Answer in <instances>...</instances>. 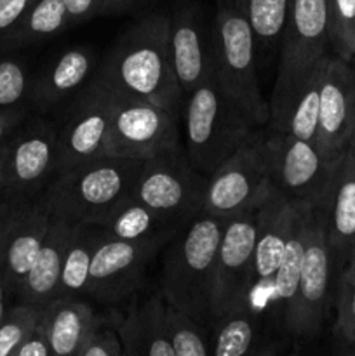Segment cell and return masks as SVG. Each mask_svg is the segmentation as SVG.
<instances>
[{
	"label": "cell",
	"mask_w": 355,
	"mask_h": 356,
	"mask_svg": "<svg viewBox=\"0 0 355 356\" xmlns=\"http://www.w3.org/2000/svg\"><path fill=\"white\" fill-rule=\"evenodd\" d=\"M166 308L162 292L129 308L118 322L125 356H176L166 334Z\"/></svg>",
	"instance_id": "cell-24"
},
{
	"label": "cell",
	"mask_w": 355,
	"mask_h": 356,
	"mask_svg": "<svg viewBox=\"0 0 355 356\" xmlns=\"http://www.w3.org/2000/svg\"><path fill=\"white\" fill-rule=\"evenodd\" d=\"M270 179L275 190L294 202L327 205L343 153H331L317 141L287 132L265 134Z\"/></svg>",
	"instance_id": "cell-7"
},
{
	"label": "cell",
	"mask_w": 355,
	"mask_h": 356,
	"mask_svg": "<svg viewBox=\"0 0 355 356\" xmlns=\"http://www.w3.org/2000/svg\"><path fill=\"white\" fill-rule=\"evenodd\" d=\"M207 176L198 172L180 148L141 162L132 197L159 214L187 222L202 212Z\"/></svg>",
	"instance_id": "cell-10"
},
{
	"label": "cell",
	"mask_w": 355,
	"mask_h": 356,
	"mask_svg": "<svg viewBox=\"0 0 355 356\" xmlns=\"http://www.w3.org/2000/svg\"><path fill=\"white\" fill-rule=\"evenodd\" d=\"M30 117V106H17L0 110V146L16 132V129Z\"/></svg>",
	"instance_id": "cell-41"
},
{
	"label": "cell",
	"mask_w": 355,
	"mask_h": 356,
	"mask_svg": "<svg viewBox=\"0 0 355 356\" xmlns=\"http://www.w3.org/2000/svg\"><path fill=\"white\" fill-rule=\"evenodd\" d=\"M100 316L79 296H56L44 306V325L52 355L79 356L80 348Z\"/></svg>",
	"instance_id": "cell-25"
},
{
	"label": "cell",
	"mask_w": 355,
	"mask_h": 356,
	"mask_svg": "<svg viewBox=\"0 0 355 356\" xmlns=\"http://www.w3.org/2000/svg\"><path fill=\"white\" fill-rule=\"evenodd\" d=\"M226 218L200 212L171 238L164 257L160 292L167 305L181 309L207 329L212 325L216 254Z\"/></svg>",
	"instance_id": "cell-2"
},
{
	"label": "cell",
	"mask_w": 355,
	"mask_h": 356,
	"mask_svg": "<svg viewBox=\"0 0 355 356\" xmlns=\"http://www.w3.org/2000/svg\"><path fill=\"white\" fill-rule=\"evenodd\" d=\"M331 52L355 59V0H329Z\"/></svg>",
	"instance_id": "cell-36"
},
{
	"label": "cell",
	"mask_w": 355,
	"mask_h": 356,
	"mask_svg": "<svg viewBox=\"0 0 355 356\" xmlns=\"http://www.w3.org/2000/svg\"><path fill=\"white\" fill-rule=\"evenodd\" d=\"M169 49L184 97L200 83L214 79L212 30H207L194 3H181L169 14Z\"/></svg>",
	"instance_id": "cell-17"
},
{
	"label": "cell",
	"mask_w": 355,
	"mask_h": 356,
	"mask_svg": "<svg viewBox=\"0 0 355 356\" xmlns=\"http://www.w3.org/2000/svg\"><path fill=\"white\" fill-rule=\"evenodd\" d=\"M261 202L226 218L223 226L218 254H216L214 292H212L214 320L223 313L251 301V273H253L258 214H260Z\"/></svg>",
	"instance_id": "cell-14"
},
{
	"label": "cell",
	"mask_w": 355,
	"mask_h": 356,
	"mask_svg": "<svg viewBox=\"0 0 355 356\" xmlns=\"http://www.w3.org/2000/svg\"><path fill=\"white\" fill-rule=\"evenodd\" d=\"M308 204L291 200L275 190L271 184L270 191L261 202L260 214H258V235L253 273H251V299L260 285L270 287L285 252L292 228Z\"/></svg>",
	"instance_id": "cell-18"
},
{
	"label": "cell",
	"mask_w": 355,
	"mask_h": 356,
	"mask_svg": "<svg viewBox=\"0 0 355 356\" xmlns=\"http://www.w3.org/2000/svg\"><path fill=\"white\" fill-rule=\"evenodd\" d=\"M52 348L51 343L47 339V334H45L44 325L37 327L19 346L14 350L13 356H51Z\"/></svg>",
	"instance_id": "cell-39"
},
{
	"label": "cell",
	"mask_w": 355,
	"mask_h": 356,
	"mask_svg": "<svg viewBox=\"0 0 355 356\" xmlns=\"http://www.w3.org/2000/svg\"><path fill=\"white\" fill-rule=\"evenodd\" d=\"M214 80L247 117L263 127L270 124V106L256 75V40L239 0H216L212 24Z\"/></svg>",
	"instance_id": "cell-5"
},
{
	"label": "cell",
	"mask_w": 355,
	"mask_h": 356,
	"mask_svg": "<svg viewBox=\"0 0 355 356\" xmlns=\"http://www.w3.org/2000/svg\"><path fill=\"white\" fill-rule=\"evenodd\" d=\"M333 273L336 271L327 240V205H312L306 219L298 292L285 323V336L298 341L319 336L329 312Z\"/></svg>",
	"instance_id": "cell-8"
},
{
	"label": "cell",
	"mask_w": 355,
	"mask_h": 356,
	"mask_svg": "<svg viewBox=\"0 0 355 356\" xmlns=\"http://www.w3.org/2000/svg\"><path fill=\"white\" fill-rule=\"evenodd\" d=\"M44 306L17 302L0 322V356H13L14 350L40 325Z\"/></svg>",
	"instance_id": "cell-34"
},
{
	"label": "cell",
	"mask_w": 355,
	"mask_h": 356,
	"mask_svg": "<svg viewBox=\"0 0 355 356\" xmlns=\"http://www.w3.org/2000/svg\"><path fill=\"white\" fill-rule=\"evenodd\" d=\"M103 238L104 235L97 225L77 222L68 247H66L61 277H59L58 294L56 296L86 294L90 263H93L94 254H96Z\"/></svg>",
	"instance_id": "cell-30"
},
{
	"label": "cell",
	"mask_w": 355,
	"mask_h": 356,
	"mask_svg": "<svg viewBox=\"0 0 355 356\" xmlns=\"http://www.w3.org/2000/svg\"><path fill=\"white\" fill-rule=\"evenodd\" d=\"M334 305H336V320L333 325L334 343L341 353H348V350L355 344V247L338 273Z\"/></svg>",
	"instance_id": "cell-31"
},
{
	"label": "cell",
	"mask_w": 355,
	"mask_h": 356,
	"mask_svg": "<svg viewBox=\"0 0 355 356\" xmlns=\"http://www.w3.org/2000/svg\"><path fill=\"white\" fill-rule=\"evenodd\" d=\"M327 240L334 271L350 257L355 247V139L345 148L327 204Z\"/></svg>",
	"instance_id": "cell-21"
},
{
	"label": "cell",
	"mask_w": 355,
	"mask_h": 356,
	"mask_svg": "<svg viewBox=\"0 0 355 356\" xmlns=\"http://www.w3.org/2000/svg\"><path fill=\"white\" fill-rule=\"evenodd\" d=\"M141 162L104 155L54 176L44 191L52 216L97 225L115 205L131 197Z\"/></svg>",
	"instance_id": "cell-4"
},
{
	"label": "cell",
	"mask_w": 355,
	"mask_h": 356,
	"mask_svg": "<svg viewBox=\"0 0 355 356\" xmlns=\"http://www.w3.org/2000/svg\"><path fill=\"white\" fill-rule=\"evenodd\" d=\"M13 296H14L13 289H10V285L7 284L2 268H0V322H2L3 316L7 315V312H9L10 298H13Z\"/></svg>",
	"instance_id": "cell-44"
},
{
	"label": "cell",
	"mask_w": 355,
	"mask_h": 356,
	"mask_svg": "<svg viewBox=\"0 0 355 356\" xmlns=\"http://www.w3.org/2000/svg\"><path fill=\"white\" fill-rule=\"evenodd\" d=\"M33 75L24 61L16 58L0 59V110L30 106Z\"/></svg>",
	"instance_id": "cell-35"
},
{
	"label": "cell",
	"mask_w": 355,
	"mask_h": 356,
	"mask_svg": "<svg viewBox=\"0 0 355 356\" xmlns=\"http://www.w3.org/2000/svg\"><path fill=\"white\" fill-rule=\"evenodd\" d=\"M2 159H3V146H0V195L2 193Z\"/></svg>",
	"instance_id": "cell-45"
},
{
	"label": "cell",
	"mask_w": 355,
	"mask_h": 356,
	"mask_svg": "<svg viewBox=\"0 0 355 356\" xmlns=\"http://www.w3.org/2000/svg\"><path fill=\"white\" fill-rule=\"evenodd\" d=\"M180 115L113 89L104 155L145 160L180 148Z\"/></svg>",
	"instance_id": "cell-9"
},
{
	"label": "cell",
	"mask_w": 355,
	"mask_h": 356,
	"mask_svg": "<svg viewBox=\"0 0 355 356\" xmlns=\"http://www.w3.org/2000/svg\"><path fill=\"white\" fill-rule=\"evenodd\" d=\"M171 238L173 236H153L125 242L104 236L90 263L86 294L104 305H113L131 296L141 287L146 268Z\"/></svg>",
	"instance_id": "cell-15"
},
{
	"label": "cell",
	"mask_w": 355,
	"mask_h": 356,
	"mask_svg": "<svg viewBox=\"0 0 355 356\" xmlns=\"http://www.w3.org/2000/svg\"><path fill=\"white\" fill-rule=\"evenodd\" d=\"M35 0H0V38L23 17Z\"/></svg>",
	"instance_id": "cell-40"
},
{
	"label": "cell",
	"mask_w": 355,
	"mask_h": 356,
	"mask_svg": "<svg viewBox=\"0 0 355 356\" xmlns=\"http://www.w3.org/2000/svg\"><path fill=\"white\" fill-rule=\"evenodd\" d=\"M324 58L306 75L301 86L296 89L287 108L277 122L270 124L271 131L287 132L294 138L317 141L320 115V76H322Z\"/></svg>",
	"instance_id": "cell-29"
},
{
	"label": "cell",
	"mask_w": 355,
	"mask_h": 356,
	"mask_svg": "<svg viewBox=\"0 0 355 356\" xmlns=\"http://www.w3.org/2000/svg\"><path fill=\"white\" fill-rule=\"evenodd\" d=\"M75 225L77 222H70L52 216L51 226H49L44 243H42L40 252L16 292L19 301L45 306L52 298H56L63 270V259H65L66 247L72 238Z\"/></svg>",
	"instance_id": "cell-23"
},
{
	"label": "cell",
	"mask_w": 355,
	"mask_h": 356,
	"mask_svg": "<svg viewBox=\"0 0 355 356\" xmlns=\"http://www.w3.org/2000/svg\"><path fill=\"white\" fill-rule=\"evenodd\" d=\"M312 205L301 212V216L296 221L289 236L287 247L282 256L281 264L277 268L274 280L270 284V306L274 318L281 323V329L285 334V323L291 315L292 305H294L296 292L299 284V271H301L303 249H305V233H306V219Z\"/></svg>",
	"instance_id": "cell-27"
},
{
	"label": "cell",
	"mask_w": 355,
	"mask_h": 356,
	"mask_svg": "<svg viewBox=\"0 0 355 356\" xmlns=\"http://www.w3.org/2000/svg\"><path fill=\"white\" fill-rule=\"evenodd\" d=\"M329 51V0H289L277 79L268 103L270 124L281 118L296 89Z\"/></svg>",
	"instance_id": "cell-6"
},
{
	"label": "cell",
	"mask_w": 355,
	"mask_h": 356,
	"mask_svg": "<svg viewBox=\"0 0 355 356\" xmlns=\"http://www.w3.org/2000/svg\"><path fill=\"white\" fill-rule=\"evenodd\" d=\"M253 28L256 47L271 49L281 40L289 0H239Z\"/></svg>",
	"instance_id": "cell-33"
},
{
	"label": "cell",
	"mask_w": 355,
	"mask_h": 356,
	"mask_svg": "<svg viewBox=\"0 0 355 356\" xmlns=\"http://www.w3.org/2000/svg\"><path fill=\"white\" fill-rule=\"evenodd\" d=\"M181 309L167 305L166 308V334L173 344L176 356H207L211 355V334Z\"/></svg>",
	"instance_id": "cell-32"
},
{
	"label": "cell",
	"mask_w": 355,
	"mask_h": 356,
	"mask_svg": "<svg viewBox=\"0 0 355 356\" xmlns=\"http://www.w3.org/2000/svg\"><path fill=\"white\" fill-rule=\"evenodd\" d=\"M270 188L265 134L260 132L209 174L202 212L230 218L251 205L260 204Z\"/></svg>",
	"instance_id": "cell-13"
},
{
	"label": "cell",
	"mask_w": 355,
	"mask_h": 356,
	"mask_svg": "<svg viewBox=\"0 0 355 356\" xmlns=\"http://www.w3.org/2000/svg\"><path fill=\"white\" fill-rule=\"evenodd\" d=\"M183 113L188 160L205 176L260 134V127L214 79L187 94Z\"/></svg>",
	"instance_id": "cell-3"
},
{
	"label": "cell",
	"mask_w": 355,
	"mask_h": 356,
	"mask_svg": "<svg viewBox=\"0 0 355 356\" xmlns=\"http://www.w3.org/2000/svg\"><path fill=\"white\" fill-rule=\"evenodd\" d=\"M355 139V59L334 52L324 56L320 76V115L317 143L343 153Z\"/></svg>",
	"instance_id": "cell-16"
},
{
	"label": "cell",
	"mask_w": 355,
	"mask_h": 356,
	"mask_svg": "<svg viewBox=\"0 0 355 356\" xmlns=\"http://www.w3.org/2000/svg\"><path fill=\"white\" fill-rule=\"evenodd\" d=\"M139 0H101L100 16H110V14H120L134 7Z\"/></svg>",
	"instance_id": "cell-43"
},
{
	"label": "cell",
	"mask_w": 355,
	"mask_h": 356,
	"mask_svg": "<svg viewBox=\"0 0 355 356\" xmlns=\"http://www.w3.org/2000/svg\"><path fill=\"white\" fill-rule=\"evenodd\" d=\"M68 13L72 26L86 21L93 19L94 16H100L101 9V0H63Z\"/></svg>",
	"instance_id": "cell-42"
},
{
	"label": "cell",
	"mask_w": 355,
	"mask_h": 356,
	"mask_svg": "<svg viewBox=\"0 0 355 356\" xmlns=\"http://www.w3.org/2000/svg\"><path fill=\"white\" fill-rule=\"evenodd\" d=\"M113 111V89L96 75L73 96L58 129L56 174L104 156Z\"/></svg>",
	"instance_id": "cell-12"
},
{
	"label": "cell",
	"mask_w": 355,
	"mask_h": 356,
	"mask_svg": "<svg viewBox=\"0 0 355 356\" xmlns=\"http://www.w3.org/2000/svg\"><path fill=\"white\" fill-rule=\"evenodd\" d=\"M120 336H118V323H111L108 318L100 316L96 325L87 336L86 343L80 348L79 356H122Z\"/></svg>",
	"instance_id": "cell-37"
},
{
	"label": "cell",
	"mask_w": 355,
	"mask_h": 356,
	"mask_svg": "<svg viewBox=\"0 0 355 356\" xmlns=\"http://www.w3.org/2000/svg\"><path fill=\"white\" fill-rule=\"evenodd\" d=\"M97 54L89 45L65 49L31 80L30 108L45 113L75 96L97 70Z\"/></svg>",
	"instance_id": "cell-19"
},
{
	"label": "cell",
	"mask_w": 355,
	"mask_h": 356,
	"mask_svg": "<svg viewBox=\"0 0 355 356\" xmlns=\"http://www.w3.org/2000/svg\"><path fill=\"white\" fill-rule=\"evenodd\" d=\"M347 355H354V356H355V344H354V346L350 348V350H348V353H347Z\"/></svg>",
	"instance_id": "cell-46"
},
{
	"label": "cell",
	"mask_w": 355,
	"mask_h": 356,
	"mask_svg": "<svg viewBox=\"0 0 355 356\" xmlns=\"http://www.w3.org/2000/svg\"><path fill=\"white\" fill-rule=\"evenodd\" d=\"M70 26L72 21L63 0H35L23 17L0 38V49L16 51L35 45L54 38Z\"/></svg>",
	"instance_id": "cell-28"
},
{
	"label": "cell",
	"mask_w": 355,
	"mask_h": 356,
	"mask_svg": "<svg viewBox=\"0 0 355 356\" xmlns=\"http://www.w3.org/2000/svg\"><path fill=\"white\" fill-rule=\"evenodd\" d=\"M275 350L268 341L263 313L247 301L212 322L211 356L270 355Z\"/></svg>",
	"instance_id": "cell-22"
},
{
	"label": "cell",
	"mask_w": 355,
	"mask_h": 356,
	"mask_svg": "<svg viewBox=\"0 0 355 356\" xmlns=\"http://www.w3.org/2000/svg\"><path fill=\"white\" fill-rule=\"evenodd\" d=\"M94 75L117 92L181 115L184 92L171 59L169 14H148L125 30Z\"/></svg>",
	"instance_id": "cell-1"
},
{
	"label": "cell",
	"mask_w": 355,
	"mask_h": 356,
	"mask_svg": "<svg viewBox=\"0 0 355 356\" xmlns=\"http://www.w3.org/2000/svg\"><path fill=\"white\" fill-rule=\"evenodd\" d=\"M56 122L28 117L3 145L2 193L17 200L44 195L56 174L58 149Z\"/></svg>",
	"instance_id": "cell-11"
},
{
	"label": "cell",
	"mask_w": 355,
	"mask_h": 356,
	"mask_svg": "<svg viewBox=\"0 0 355 356\" xmlns=\"http://www.w3.org/2000/svg\"><path fill=\"white\" fill-rule=\"evenodd\" d=\"M181 225L184 222L159 214L132 195L115 205L97 222L106 238L125 240V242L146 240L153 238V236H174Z\"/></svg>",
	"instance_id": "cell-26"
},
{
	"label": "cell",
	"mask_w": 355,
	"mask_h": 356,
	"mask_svg": "<svg viewBox=\"0 0 355 356\" xmlns=\"http://www.w3.org/2000/svg\"><path fill=\"white\" fill-rule=\"evenodd\" d=\"M51 221L52 212L44 195H40L21 214L3 245L0 254V268L14 296L40 252Z\"/></svg>",
	"instance_id": "cell-20"
},
{
	"label": "cell",
	"mask_w": 355,
	"mask_h": 356,
	"mask_svg": "<svg viewBox=\"0 0 355 356\" xmlns=\"http://www.w3.org/2000/svg\"><path fill=\"white\" fill-rule=\"evenodd\" d=\"M31 202L33 200H17V198L7 197V195H0V254H2L3 245H6L14 225Z\"/></svg>",
	"instance_id": "cell-38"
}]
</instances>
